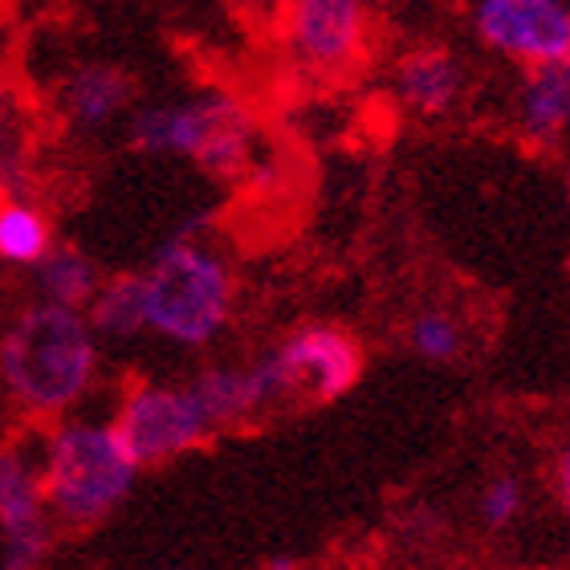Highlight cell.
<instances>
[{
	"mask_svg": "<svg viewBox=\"0 0 570 570\" xmlns=\"http://www.w3.org/2000/svg\"><path fill=\"white\" fill-rule=\"evenodd\" d=\"M98 380V334L86 309L33 302L0 331V392L33 420H61Z\"/></svg>",
	"mask_w": 570,
	"mask_h": 570,
	"instance_id": "cell-1",
	"label": "cell"
},
{
	"mask_svg": "<svg viewBox=\"0 0 570 570\" xmlns=\"http://www.w3.org/2000/svg\"><path fill=\"white\" fill-rule=\"evenodd\" d=\"M204 220H188L176 237L155 249L142 269V306L147 334L179 346V351H208L220 343L228 322L237 314V277L220 249L208 245Z\"/></svg>",
	"mask_w": 570,
	"mask_h": 570,
	"instance_id": "cell-2",
	"label": "cell"
},
{
	"mask_svg": "<svg viewBox=\"0 0 570 570\" xmlns=\"http://www.w3.org/2000/svg\"><path fill=\"white\" fill-rule=\"evenodd\" d=\"M127 142L139 155L188 159L213 179L253 176L262 155V131L237 95L228 90H200L171 102H147L127 115Z\"/></svg>",
	"mask_w": 570,
	"mask_h": 570,
	"instance_id": "cell-3",
	"label": "cell"
},
{
	"mask_svg": "<svg viewBox=\"0 0 570 570\" xmlns=\"http://www.w3.org/2000/svg\"><path fill=\"white\" fill-rule=\"evenodd\" d=\"M139 461L110 420H61L41 449V489L58 530H95L139 481Z\"/></svg>",
	"mask_w": 570,
	"mask_h": 570,
	"instance_id": "cell-4",
	"label": "cell"
},
{
	"mask_svg": "<svg viewBox=\"0 0 570 570\" xmlns=\"http://www.w3.org/2000/svg\"><path fill=\"white\" fill-rule=\"evenodd\" d=\"M253 367L274 412L289 404H334L358 387L367 351L358 334L338 322H302L274 346L257 351Z\"/></svg>",
	"mask_w": 570,
	"mask_h": 570,
	"instance_id": "cell-5",
	"label": "cell"
},
{
	"mask_svg": "<svg viewBox=\"0 0 570 570\" xmlns=\"http://www.w3.org/2000/svg\"><path fill=\"white\" fill-rule=\"evenodd\" d=\"M110 424L119 428L122 444L131 449L139 469L171 464L188 452L204 449L216 436L213 420L204 416L191 383L142 380L122 392Z\"/></svg>",
	"mask_w": 570,
	"mask_h": 570,
	"instance_id": "cell-6",
	"label": "cell"
},
{
	"mask_svg": "<svg viewBox=\"0 0 570 570\" xmlns=\"http://www.w3.org/2000/svg\"><path fill=\"white\" fill-rule=\"evenodd\" d=\"M274 29L302 73H351L371 46V0H285Z\"/></svg>",
	"mask_w": 570,
	"mask_h": 570,
	"instance_id": "cell-7",
	"label": "cell"
},
{
	"mask_svg": "<svg viewBox=\"0 0 570 570\" xmlns=\"http://www.w3.org/2000/svg\"><path fill=\"white\" fill-rule=\"evenodd\" d=\"M464 21L489 58L518 70L570 58V0H464Z\"/></svg>",
	"mask_w": 570,
	"mask_h": 570,
	"instance_id": "cell-8",
	"label": "cell"
},
{
	"mask_svg": "<svg viewBox=\"0 0 570 570\" xmlns=\"http://www.w3.org/2000/svg\"><path fill=\"white\" fill-rule=\"evenodd\" d=\"M58 522L46 505L41 464L21 449L0 444V559L9 570H33L49 559Z\"/></svg>",
	"mask_w": 570,
	"mask_h": 570,
	"instance_id": "cell-9",
	"label": "cell"
},
{
	"mask_svg": "<svg viewBox=\"0 0 570 570\" xmlns=\"http://www.w3.org/2000/svg\"><path fill=\"white\" fill-rule=\"evenodd\" d=\"M473 86V73L464 66L456 49L424 41V46H407L387 70V90L392 102L412 119L436 122L449 119L464 107Z\"/></svg>",
	"mask_w": 570,
	"mask_h": 570,
	"instance_id": "cell-10",
	"label": "cell"
},
{
	"mask_svg": "<svg viewBox=\"0 0 570 570\" xmlns=\"http://www.w3.org/2000/svg\"><path fill=\"white\" fill-rule=\"evenodd\" d=\"M58 107L73 131L98 135L127 119L135 107V78L122 66L110 61H86L78 70L66 73L58 95Z\"/></svg>",
	"mask_w": 570,
	"mask_h": 570,
	"instance_id": "cell-11",
	"label": "cell"
},
{
	"mask_svg": "<svg viewBox=\"0 0 570 570\" xmlns=\"http://www.w3.org/2000/svg\"><path fill=\"white\" fill-rule=\"evenodd\" d=\"M513 127L534 147H554L570 135V58L530 66L513 90Z\"/></svg>",
	"mask_w": 570,
	"mask_h": 570,
	"instance_id": "cell-12",
	"label": "cell"
},
{
	"mask_svg": "<svg viewBox=\"0 0 570 570\" xmlns=\"http://www.w3.org/2000/svg\"><path fill=\"white\" fill-rule=\"evenodd\" d=\"M188 383L196 400H200L204 416L213 420L216 436L220 432H240V428L257 424L262 416L274 412L269 400H265V387L257 380L253 358H245V363H208Z\"/></svg>",
	"mask_w": 570,
	"mask_h": 570,
	"instance_id": "cell-13",
	"label": "cell"
},
{
	"mask_svg": "<svg viewBox=\"0 0 570 570\" xmlns=\"http://www.w3.org/2000/svg\"><path fill=\"white\" fill-rule=\"evenodd\" d=\"M86 322L98 334V343H131L147 334V306H142V277L115 274L102 277L95 297L86 302Z\"/></svg>",
	"mask_w": 570,
	"mask_h": 570,
	"instance_id": "cell-14",
	"label": "cell"
},
{
	"mask_svg": "<svg viewBox=\"0 0 570 570\" xmlns=\"http://www.w3.org/2000/svg\"><path fill=\"white\" fill-rule=\"evenodd\" d=\"M33 285H37V297H46V302L86 309V302L102 285V269L78 245H58L53 240L46 257L33 265Z\"/></svg>",
	"mask_w": 570,
	"mask_h": 570,
	"instance_id": "cell-15",
	"label": "cell"
},
{
	"mask_svg": "<svg viewBox=\"0 0 570 570\" xmlns=\"http://www.w3.org/2000/svg\"><path fill=\"white\" fill-rule=\"evenodd\" d=\"M53 245V225L24 191H0V262L33 269Z\"/></svg>",
	"mask_w": 570,
	"mask_h": 570,
	"instance_id": "cell-16",
	"label": "cell"
},
{
	"mask_svg": "<svg viewBox=\"0 0 570 570\" xmlns=\"http://www.w3.org/2000/svg\"><path fill=\"white\" fill-rule=\"evenodd\" d=\"M407 351L432 367H449L456 358L464 355V346H469V326L461 322L456 309H444V306H424L416 309L412 318H407Z\"/></svg>",
	"mask_w": 570,
	"mask_h": 570,
	"instance_id": "cell-17",
	"label": "cell"
},
{
	"mask_svg": "<svg viewBox=\"0 0 570 570\" xmlns=\"http://www.w3.org/2000/svg\"><path fill=\"white\" fill-rule=\"evenodd\" d=\"M33 171V131L21 98L0 86V191H24Z\"/></svg>",
	"mask_w": 570,
	"mask_h": 570,
	"instance_id": "cell-18",
	"label": "cell"
},
{
	"mask_svg": "<svg viewBox=\"0 0 570 570\" xmlns=\"http://www.w3.org/2000/svg\"><path fill=\"white\" fill-rule=\"evenodd\" d=\"M525 505H530V489L518 473L501 469L481 485L476 493V518L485 522V530L501 534V530H513V525L525 518Z\"/></svg>",
	"mask_w": 570,
	"mask_h": 570,
	"instance_id": "cell-19",
	"label": "cell"
},
{
	"mask_svg": "<svg viewBox=\"0 0 570 570\" xmlns=\"http://www.w3.org/2000/svg\"><path fill=\"white\" fill-rule=\"evenodd\" d=\"M550 493H554V505H559L562 522L570 530V432L554 452V464H550Z\"/></svg>",
	"mask_w": 570,
	"mask_h": 570,
	"instance_id": "cell-20",
	"label": "cell"
},
{
	"mask_svg": "<svg viewBox=\"0 0 570 570\" xmlns=\"http://www.w3.org/2000/svg\"><path fill=\"white\" fill-rule=\"evenodd\" d=\"M225 4L253 24H277V12H282L285 0H225Z\"/></svg>",
	"mask_w": 570,
	"mask_h": 570,
	"instance_id": "cell-21",
	"label": "cell"
},
{
	"mask_svg": "<svg viewBox=\"0 0 570 570\" xmlns=\"http://www.w3.org/2000/svg\"><path fill=\"white\" fill-rule=\"evenodd\" d=\"M562 188H567V208H570V164H567V176H562Z\"/></svg>",
	"mask_w": 570,
	"mask_h": 570,
	"instance_id": "cell-22",
	"label": "cell"
}]
</instances>
